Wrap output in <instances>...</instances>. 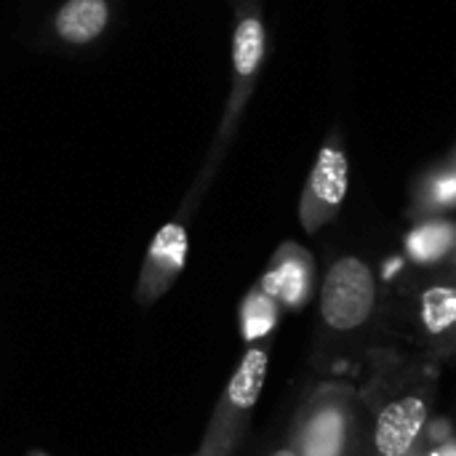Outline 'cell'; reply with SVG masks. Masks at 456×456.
Masks as SVG:
<instances>
[{
    "label": "cell",
    "instance_id": "cell-1",
    "mask_svg": "<svg viewBox=\"0 0 456 456\" xmlns=\"http://www.w3.org/2000/svg\"><path fill=\"white\" fill-rule=\"evenodd\" d=\"M353 382L374 417V454L417 452L438 406L441 366L390 342L366 355Z\"/></svg>",
    "mask_w": 456,
    "mask_h": 456
},
{
    "label": "cell",
    "instance_id": "cell-2",
    "mask_svg": "<svg viewBox=\"0 0 456 456\" xmlns=\"http://www.w3.org/2000/svg\"><path fill=\"white\" fill-rule=\"evenodd\" d=\"M379 283L358 256L337 259L323 278L313 366L323 379L355 377L379 339Z\"/></svg>",
    "mask_w": 456,
    "mask_h": 456
},
{
    "label": "cell",
    "instance_id": "cell-3",
    "mask_svg": "<svg viewBox=\"0 0 456 456\" xmlns=\"http://www.w3.org/2000/svg\"><path fill=\"white\" fill-rule=\"evenodd\" d=\"M286 433L299 456H377L374 417L353 379H321L297 406Z\"/></svg>",
    "mask_w": 456,
    "mask_h": 456
},
{
    "label": "cell",
    "instance_id": "cell-4",
    "mask_svg": "<svg viewBox=\"0 0 456 456\" xmlns=\"http://www.w3.org/2000/svg\"><path fill=\"white\" fill-rule=\"evenodd\" d=\"M267 371H270V342L248 345V350L238 361L227 387L222 390L214 406V414L200 441V452L214 456L238 454V449L248 436L256 403L262 398Z\"/></svg>",
    "mask_w": 456,
    "mask_h": 456
},
{
    "label": "cell",
    "instance_id": "cell-5",
    "mask_svg": "<svg viewBox=\"0 0 456 456\" xmlns=\"http://www.w3.org/2000/svg\"><path fill=\"white\" fill-rule=\"evenodd\" d=\"M265 51H267V32H265V24H262V16L259 13H240L238 24H235V32H232V88H230V99H227V107H224V115L219 120V131L214 136V144L208 150V158L200 168V176L198 182L192 184V190L187 192V200L182 206L179 214H187L190 206L198 203V198L203 195V190L208 187L232 134H235V126H238V118L254 91V83H256V75L262 69V61H265Z\"/></svg>",
    "mask_w": 456,
    "mask_h": 456
},
{
    "label": "cell",
    "instance_id": "cell-6",
    "mask_svg": "<svg viewBox=\"0 0 456 456\" xmlns=\"http://www.w3.org/2000/svg\"><path fill=\"white\" fill-rule=\"evenodd\" d=\"M401 334L406 342H398L438 366H456V283L438 281L425 286L403 323Z\"/></svg>",
    "mask_w": 456,
    "mask_h": 456
},
{
    "label": "cell",
    "instance_id": "cell-7",
    "mask_svg": "<svg viewBox=\"0 0 456 456\" xmlns=\"http://www.w3.org/2000/svg\"><path fill=\"white\" fill-rule=\"evenodd\" d=\"M350 190V163L347 155L334 147L326 144L318 152V160L305 182V192L299 200V222L305 227V232H318L323 230L342 208L345 198Z\"/></svg>",
    "mask_w": 456,
    "mask_h": 456
},
{
    "label": "cell",
    "instance_id": "cell-8",
    "mask_svg": "<svg viewBox=\"0 0 456 456\" xmlns=\"http://www.w3.org/2000/svg\"><path fill=\"white\" fill-rule=\"evenodd\" d=\"M187 254H190V235L182 219H174L155 232V238L147 246L136 291H134L139 307H152L160 297L168 294V289L176 283V278L187 265Z\"/></svg>",
    "mask_w": 456,
    "mask_h": 456
},
{
    "label": "cell",
    "instance_id": "cell-9",
    "mask_svg": "<svg viewBox=\"0 0 456 456\" xmlns=\"http://www.w3.org/2000/svg\"><path fill=\"white\" fill-rule=\"evenodd\" d=\"M256 286L265 294H270L283 310H289V313L305 310L315 291L313 254L307 248H302L299 243H291V240L283 243L273 254V259Z\"/></svg>",
    "mask_w": 456,
    "mask_h": 456
},
{
    "label": "cell",
    "instance_id": "cell-10",
    "mask_svg": "<svg viewBox=\"0 0 456 456\" xmlns=\"http://www.w3.org/2000/svg\"><path fill=\"white\" fill-rule=\"evenodd\" d=\"M110 19V0H64L53 13V32L67 45H88L107 32Z\"/></svg>",
    "mask_w": 456,
    "mask_h": 456
},
{
    "label": "cell",
    "instance_id": "cell-11",
    "mask_svg": "<svg viewBox=\"0 0 456 456\" xmlns=\"http://www.w3.org/2000/svg\"><path fill=\"white\" fill-rule=\"evenodd\" d=\"M281 315H283V307L270 294H265L259 286H254L243 297L240 310H238V326H240L243 342L246 345L270 342L273 331L281 323Z\"/></svg>",
    "mask_w": 456,
    "mask_h": 456
},
{
    "label": "cell",
    "instance_id": "cell-12",
    "mask_svg": "<svg viewBox=\"0 0 456 456\" xmlns=\"http://www.w3.org/2000/svg\"><path fill=\"white\" fill-rule=\"evenodd\" d=\"M456 248V227L449 222H428L406 238V251L419 265H436Z\"/></svg>",
    "mask_w": 456,
    "mask_h": 456
},
{
    "label": "cell",
    "instance_id": "cell-13",
    "mask_svg": "<svg viewBox=\"0 0 456 456\" xmlns=\"http://www.w3.org/2000/svg\"><path fill=\"white\" fill-rule=\"evenodd\" d=\"M436 195H438V200H441V203L456 200V179H444V182H438Z\"/></svg>",
    "mask_w": 456,
    "mask_h": 456
},
{
    "label": "cell",
    "instance_id": "cell-14",
    "mask_svg": "<svg viewBox=\"0 0 456 456\" xmlns=\"http://www.w3.org/2000/svg\"><path fill=\"white\" fill-rule=\"evenodd\" d=\"M265 456H299V452H297V446L291 444V438H289V433H286V438H283L281 444H275Z\"/></svg>",
    "mask_w": 456,
    "mask_h": 456
},
{
    "label": "cell",
    "instance_id": "cell-15",
    "mask_svg": "<svg viewBox=\"0 0 456 456\" xmlns=\"http://www.w3.org/2000/svg\"><path fill=\"white\" fill-rule=\"evenodd\" d=\"M192 456H214V454H208V452H200V449H198V454H192Z\"/></svg>",
    "mask_w": 456,
    "mask_h": 456
},
{
    "label": "cell",
    "instance_id": "cell-16",
    "mask_svg": "<svg viewBox=\"0 0 456 456\" xmlns=\"http://www.w3.org/2000/svg\"><path fill=\"white\" fill-rule=\"evenodd\" d=\"M409 456H425V454H422V452L417 449V452H411V454H409Z\"/></svg>",
    "mask_w": 456,
    "mask_h": 456
},
{
    "label": "cell",
    "instance_id": "cell-17",
    "mask_svg": "<svg viewBox=\"0 0 456 456\" xmlns=\"http://www.w3.org/2000/svg\"><path fill=\"white\" fill-rule=\"evenodd\" d=\"M27 456H48V454H40V452H32V454H27Z\"/></svg>",
    "mask_w": 456,
    "mask_h": 456
},
{
    "label": "cell",
    "instance_id": "cell-18",
    "mask_svg": "<svg viewBox=\"0 0 456 456\" xmlns=\"http://www.w3.org/2000/svg\"><path fill=\"white\" fill-rule=\"evenodd\" d=\"M454 456H456V446H454Z\"/></svg>",
    "mask_w": 456,
    "mask_h": 456
}]
</instances>
